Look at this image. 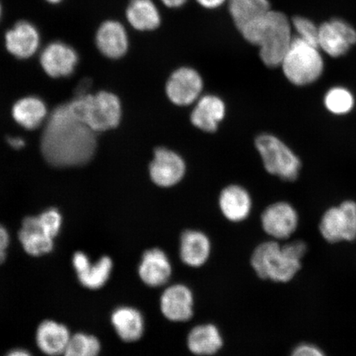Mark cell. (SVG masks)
<instances>
[{"label": "cell", "mask_w": 356, "mask_h": 356, "mask_svg": "<svg viewBox=\"0 0 356 356\" xmlns=\"http://www.w3.org/2000/svg\"><path fill=\"white\" fill-rule=\"evenodd\" d=\"M69 104L57 106L48 119L42 137V151L56 167L83 165L92 158L96 135Z\"/></svg>", "instance_id": "1"}, {"label": "cell", "mask_w": 356, "mask_h": 356, "mask_svg": "<svg viewBox=\"0 0 356 356\" xmlns=\"http://www.w3.org/2000/svg\"><path fill=\"white\" fill-rule=\"evenodd\" d=\"M238 32L245 41L258 48L262 63L271 69L282 65L295 38L291 20L273 8Z\"/></svg>", "instance_id": "2"}, {"label": "cell", "mask_w": 356, "mask_h": 356, "mask_svg": "<svg viewBox=\"0 0 356 356\" xmlns=\"http://www.w3.org/2000/svg\"><path fill=\"white\" fill-rule=\"evenodd\" d=\"M306 252V243L299 240L283 245L277 240H270L254 249L251 266L257 277L262 280L286 283L299 273Z\"/></svg>", "instance_id": "3"}, {"label": "cell", "mask_w": 356, "mask_h": 356, "mask_svg": "<svg viewBox=\"0 0 356 356\" xmlns=\"http://www.w3.org/2000/svg\"><path fill=\"white\" fill-rule=\"evenodd\" d=\"M318 47L296 37L284 56L280 68L289 83L306 86L321 77L324 62Z\"/></svg>", "instance_id": "4"}, {"label": "cell", "mask_w": 356, "mask_h": 356, "mask_svg": "<svg viewBox=\"0 0 356 356\" xmlns=\"http://www.w3.org/2000/svg\"><path fill=\"white\" fill-rule=\"evenodd\" d=\"M71 108L95 132L118 127L122 118L121 102L113 93L100 92L96 95L77 96L70 102Z\"/></svg>", "instance_id": "5"}, {"label": "cell", "mask_w": 356, "mask_h": 356, "mask_svg": "<svg viewBox=\"0 0 356 356\" xmlns=\"http://www.w3.org/2000/svg\"><path fill=\"white\" fill-rule=\"evenodd\" d=\"M255 147L270 175L287 181L299 177L300 159L280 138L270 133L261 134L255 139Z\"/></svg>", "instance_id": "6"}, {"label": "cell", "mask_w": 356, "mask_h": 356, "mask_svg": "<svg viewBox=\"0 0 356 356\" xmlns=\"http://www.w3.org/2000/svg\"><path fill=\"white\" fill-rule=\"evenodd\" d=\"M323 238L331 243L356 239V203L346 200L340 206L329 208L319 224Z\"/></svg>", "instance_id": "7"}, {"label": "cell", "mask_w": 356, "mask_h": 356, "mask_svg": "<svg viewBox=\"0 0 356 356\" xmlns=\"http://www.w3.org/2000/svg\"><path fill=\"white\" fill-rule=\"evenodd\" d=\"M204 79L199 71L191 66L173 70L165 84L168 99L177 106L194 105L202 97Z\"/></svg>", "instance_id": "8"}, {"label": "cell", "mask_w": 356, "mask_h": 356, "mask_svg": "<svg viewBox=\"0 0 356 356\" xmlns=\"http://www.w3.org/2000/svg\"><path fill=\"white\" fill-rule=\"evenodd\" d=\"M149 177L156 186L171 188L179 184L186 172L184 158L176 151L159 147L154 150L149 168Z\"/></svg>", "instance_id": "9"}, {"label": "cell", "mask_w": 356, "mask_h": 356, "mask_svg": "<svg viewBox=\"0 0 356 356\" xmlns=\"http://www.w3.org/2000/svg\"><path fill=\"white\" fill-rule=\"evenodd\" d=\"M3 42L10 55L19 60L29 59L41 47V31L33 22L19 20L4 33Z\"/></svg>", "instance_id": "10"}, {"label": "cell", "mask_w": 356, "mask_h": 356, "mask_svg": "<svg viewBox=\"0 0 356 356\" xmlns=\"http://www.w3.org/2000/svg\"><path fill=\"white\" fill-rule=\"evenodd\" d=\"M95 43L102 56L110 60L121 59L130 48L127 26L114 19L102 22L95 31Z\"/></svg>", "instance_id": "11"}, {"label": "cell", "mask_w": 356, "mask_h": 356, "mask_svg": "<svg viewBox=\"0 0 356 356\" xmlns=\"http://www.w3.org/2000/svg\"><path fill=\"white\" fill-rule=\"evenodd\" d=\"M264 232L274 240H284L295 234L299 225V216L296 208L286 202L270 204L261 216Z\"/></svg>", "instance_id": "12"}, {"label": "cell", "mask_w": 356, "mask_h": 356, "mask_svg": "<svg viewBox=\"0 0 356 356\" xmlns=\"http://www.w3.org/2000/svg\"><path fill=\"white\" fill-rule=\"evenodd\" d=\"M75 49L63 41H53L44 47L40 56V64L44 73L52 78L68 77L79 64Z\"/></svg>", "instance_id": "13"}, {"label": "cell", "mask_w": 356, "mask_h": 356, "mask_svg": "<svg viewBox=\"0 0 356 356\" xmlns=\"http://www.w3.org/2000/svg\"><path fill=\"white\" fill-rule=\"evenodd\" d=\"M355 43V29L343 20L333 19L319 26L318 48L328 56H344Z\"/></svg>", "instance_id": "14"}, {"label": "cell", "mask_w": 356, "mask_h": 356, "mask_svg": "<svg viewBox=\"0 0 356 356\" xmlns=\"http://www.w3.org/2000/svg\"><path fill=\"white\" fill-rule=\"evenodd\" d=\"M159 305L163 317L168 321L188 322L194 314L193 293L185 284H172L164 289Z\"/></svg>", "instance_id": "15"}, {"label": "cell", "mask_w": 356, "mask_h": 356, "mask_svg": "<svg viewBox=\"0 0 356 356\" xmlns=\"http://www.w3.org/2000/svg\"><path fill=\"white\" fill-rule=\"evenodd\" d=\"M172 274L171 261L162 249L150 248L142 255L138 267V275L147 286L158 288L165 286Z\"/></svg>", "instance_id": "16"}, {"label": "cell", "mask_w": 356, "mask_h": 356, "mask_svg": "<svg viewBox=\"0 0 356 356\" xmlns=\"http://www.w3.org/2000/svg\"><path fill=\"white\" fill-rule=\"evenodd\" d=\"M226 113L225 102L220 97L215 95H202L194 104L190 121L198 130L213 133L224 121Z\"/></svg>", "instance_id": "17"}, {"label": "cell", "mask_w": 356, "mask_h": 356, "mask_svg": "<svg viewBox=\"0 0 356 356\" xmlns=\"http://www.w3.org/2000/svg\"><path fill=\"white\" fill-rule=\"evenodd\" d=\"M124 17L127 24L138 33H152L162 24L161 11L154 0H130Z\"/></svg>", "instance_id": "18"}, {"label": "cell", "mask_w": 356, "mask_h": 356, "mask_svg": "<svg viewBox=\"0 0 356 356\" xmlns=\"http://www.w3.org/2000/svg\"><path fill=\"white\" fill-rule=\"evenodd\" d=\"M219 207L226 220L240 222L247 220L252 212V199L243 186L231 184L221 191Z\"/></svg>", "instance_id": "19"}, {"label": "cell", "mask_w": 356, "mask_h": 356, "mask_svg": "<svg viewBox=\"0 0 356 356\" xmlns=\"http://www.w3.org/2000/svg\"><path fill=\"white\" fill-rule=\"evenodd\" d=\"M71 337L65 324L54 320H44L35 331V344L44 355L60 356L64 354Z\"/></svg>", "instance_id": "20"}, {"label": "cell", "mask_w": 356, "mask_h": 356, "mask_svg": "<svg viewBox=\"0 0 356 356\" xmlns=\"http://www.w3.org/2000/svg\"><path fill=\"white\" fill-rule=\"evenodd\" d=\"M211 254V242L200 230H185L180 237L179 255L184 264L199 268L207 264Z\"/></svg>", "instance_id": "21"}, {"label": "cell", "mask_w": 356, "mask_h": 356, "mask_svg": "<svg viewBox=\"0 0 356 356\" xmlns=\"http://www.w3.org/2000/svg\"><path fill=\"white\" fill-rule=\"evenodd\" d=\"M19 239L22 249L29 256L47 255L54 248V238L40 225L38 216L25 218L19 230Z\"/></svg>", "instance_id": "22"}, {"label": "cell", "mask_w": 356, "mask_h": 356, "mask_svg": "<svg viewBox=\"0 0 356 356\" xmlns=\"http://www.w3.org/2000/svg\"><path fill=\"white\" fill-rule=\"evenodd\" d=\"M111 323L120 339L128 343L139 341L144 335V316L133 307H118L111 314Z\"/></svg>", "instance_id": "23"}, {"label": "cell", "mask_w": 356, "mask_h": 356, "mask_svg": "<svg viewBox=\"0 0 356 356\" xmlns=\"http://www.w3.org/2000/svg\"><path fill=\"white\" fill-rule=\"evenodd\" d=\"M186 345L195 355L210 356L219 353L224 340L216 325L200 324L191 329L186 338Z\"/></svg>", "instance_id": "24"}, {"label": "cell", "mask_w": 356, "mask_h": 356, "mask_svg": "<svg viewBox=\"0 0 356 356\" xmlns=\"http://www.w3.org/2000/svg\"><path fill=\"white\" fill-rule=\"evenodd\" d=\"M226 6L238 31L271 10L270 0H228Z\"/></svg>", "instance_id": "25"}, {"label": "cell", "mask_w": 356, "mask_h": 356, "mask_svg": "<svg viewBox=\"0 0 356 356\" xmlns=\"http://www.w3.org/2000/svg\"><path fill=\"white\" fill-rule=\"evenodd\" d=\"M47 115L44 102L37 97H26L17 101L13 108V117L21 127L34 130L41 126Z\"/></svg>", "instance_id": "26"}, {"label": "cell", "mask_w": 356, "mask_h": 356, "mask_svg": "<svg viewBox=\"0 0 356 356\" xmlns=\"http://www.w3.org/2000/svg\"><path fill=\"white\" fill-rule=\"evenodd\" d=\"M113 270V260L108 256H104L95 262L89 261L76 275L79 283L83 286L95 291L105 286L111 277Z\"/></svg>", "instance_id": "27"}, {"label": "cell", "mask_w": 356, "mask_h": 356, "mask_svg": "<svg viewBox=\"0 0 356 356\" xmlns=\"http://www.w3.org/2000/svg\"><path fill=\"white\" fill-rule=\"evenodd\" d=\"M102 350L99 338L79 332L72 335L62 356H99Z\"/></svg>", "instance_id": "28"}, {"label": "cell", "mask_w": 356, "mask_h": 356, "mask_svg": "<svg viewBox=\"0 0 356 356\" xmlns=\"http://www.w3.org/2000/svg\"><path fill=\"white\" fill-rule=\"evenodd\" d=\"M324 105L332 114L346 115L353 109L355 97L348 89L343 87H334L329 89L325 95Z\"/></svg>", "instance_id": "29"}, {"label": "cell", "mask_w": 356, "mask_h": 356, "mask_svg": "<svg viewBox=\"0 0 356 356\" xmlns=\"http://www.w3.org/2000/svg\"><path fill=\"white\" fill-rule=\"evenodd\" d=\"M293 32L296 38L318 47L319 28L307 17L296 16L291 20Z\"/></svg>", "instance_id": "30"}, {"label": "cell", "mask_w": 356, "mask_h": 356, "mask_svg": "<svg viewBox=\"0 0 356 356\" xmlns=\"http://www.w3.org/2000/svg\"><path fill=\"white\" fill-rule=\"evenodd\" d=\"M40 225L51 238H56L60 234L62 226V216L56 209H49L38 216Z\"/></svg>", "instance_id": "31"}, {"label": "cell", "mask_w": 356, "mask_h": 356, "mask_svg": "<svg viewBox=\"0 0 356 356\" xmlns=\"http://www.w3.org/2000/svg\"><path fill=\"white\" fill-rule=\"evenodd\" d=\"M291 356H326V355L318 346L305 343L296 347Z\"/></svg>", "instance_id": "32"}, {"label": "cell", "mask_w": 356, "mask_h": 356, "mask_svg": "<svg viewBox=\"0 0 356 356\" xmlns=\"http://www.w3.org/2000/svg\"><path fill=\"white\" fill-rule=\"evenodd\" d=\"M10 243V236L3 226L0 225V265L3 264L7 257V251Z\"/></svg>", "instance_id": "33"}, {"label": "cell", "mask_w": 356, "mask_h": 356, "mask_svg": "<svg viewBox=\"0 0 356 356\" xmlns=\"http://www.w3.org/2000/svg\"><path fill=\"white\" fill-rule=\"evenodd\" d=\"M200 7L206 10H217L227 4L228 0H195Z\"/></svg>", "instance_id": "34"}, {"label": "cell", "mask_w": 356, "mask_h": 356, "mask_svg": "<svg viewBox=\"0 0 356 356\" xmlns=\"http://www.w3.org/2000/svg\"><path fill=\"white\" fill-rule=\"evenodd\" d=\"M159 1L169 10H179L184 7L189 0H159Z\"/></svg>", "instance_id": "35"}, {"label": "cell", "mask_w": 356, "mask_h": 356, "mask_svg": "<svg viewBox=\"0 0 356 356\" xmlns=\"http://www.w3.org/2000/svg\"><path fill=\"white\" fill-rule=\"evenodd\" d=\"M8 143L15 149H20L25 146V141L21 137H10L8 139Z\"/></svg>", "instance_id": "36"}, {"label": "cell", "mask_w": 356, "mask_h": 356, "mask_svg": "<svg viewBox=\"0 0 356 356\" xmlns=\"http://www.w3.org/2000/svg\"><path fill=\"white\" fill-rule=\"evenodd\" d=\"M91 82L88 79H84L77 88V96L87 95L88 88H90Z\"/></svg>", "instance_id": "37"}, {"label": "cell", "mask_w": 356, "mask_h": 356, "mask_svg": "<svg viewBox=\"0 0 356 356\" xmlns=\"http://www.w3.org/2000/svg\"><path fill=\"white\" fill-rule=\"evenodd\" d=\"M6 356H32V355L24 349H15L10 351Z\"/></svg>", "instance_id": "38"}, {"label": "cell", "mask_w": 356, "mask_h": 356, "mask_svg": "<svg viewBox=\"0 0 356 356\" xmlns=\"http://www.w3.org/2000/svg\"><path fill=\"white\" fill-rule=\"evenodd\" d=\"M43 1L46 2L50 6H60L62 3H64L65 0H43Z\"/></svg>", "instance_id": "39"}, {"label": "cell", "mask_w": 356, "mask_h": 356, "mask_svg": "<svg viewBox=\"0 0 356 356\" xmlns=\"http://www.w3.org/2000/svg\"><path fill=\"white\" fill-rule=\"evenodd\" d=\"M3 15V6L1 0H0V22H1Z\"/></svg>", "instance_id": "40"}]
</instances>
